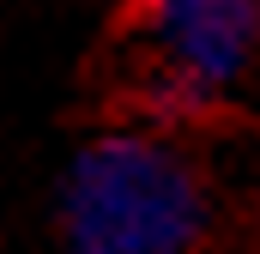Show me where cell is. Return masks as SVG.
I'll return each mask as SVG.
<instances>
[{
  "instance_id": "obj_1",
  "label": "cell",
  "mask_w": 260,
  "mask_h": 254,
  "mask_svg": "<svg viewBox=\"0 0 260 254\" xmlns=\"http://www.w3.org/2000/svg\"><path fill=\"white\" fill-rule=\"evenodd\" d=\"M61 224L73 254H194L212 224V194L182 145L103 133L67 170Z\"/></svg>"
},
{
  "instance_id": "obj_2",
  "label": "cell",
  "mask_w": 260,
  "mask_h": 254,
  "mask_svg": "<svg viewBox=\"0 0 260 254\" xmlns=\"http://www.w3.org/2000/svg\"><path fill=\"white\" fill-rule=\"evenodd\" d=\"M151 61V91L170 109L224 97L260 61V0H127Z\"/></svg>"
}]
</instances>
